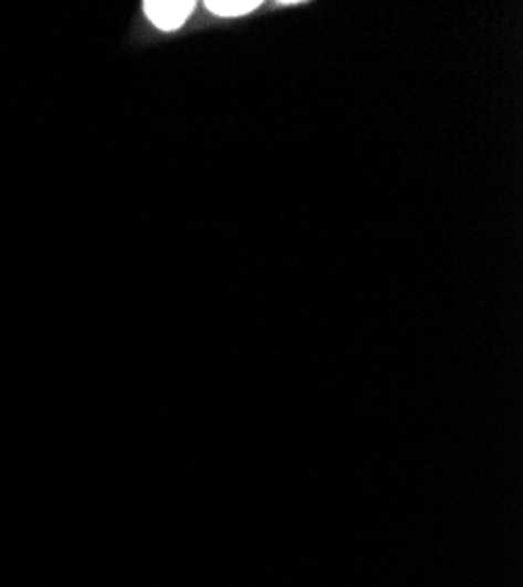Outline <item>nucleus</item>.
<instances>
[{
  "label": "nucleus",
  "instance_id": "1",
  "mask_svg": "<svg viewBox=\"0 0 523 587\" xmlns=\"http://www.w3.org/2000/svg\"><path fill=\"white\" fill-rule=\"evenodd\" d=\"M144 10L155 27L171 31L186 22L196 10V3L192 0H148V3H144Z\"/></svg>",
  "mask_w": 523,
  "mask_h": 587
},
{
  "label": "nucleus",
  "instance_id": "2",
  "mask_svg": "<svg viewBox=\"0 0 523 587\" xmlns=\"http://www.w3.org/2000/svg\"><path fill=\"white\" fill-rule=\"evenodd\" d=\"M261 3L259 0H209L207 8L219 17H242L251 10H257Z\"/></svg>",
  "mask_w": 523,
  "mask_h": 587
}]
</instances>
